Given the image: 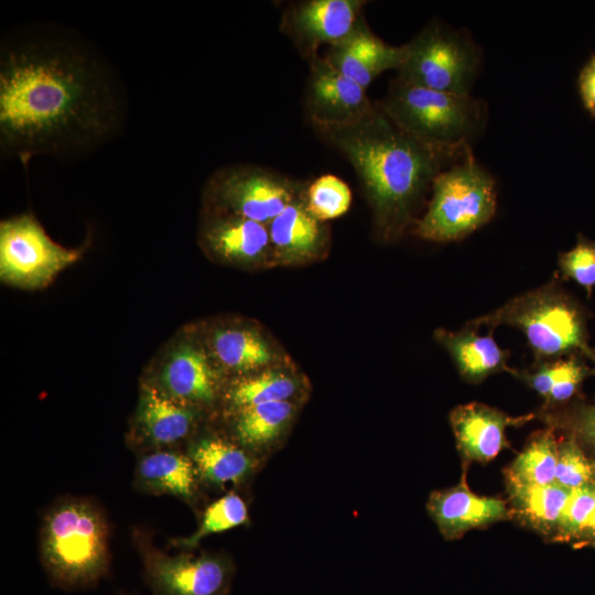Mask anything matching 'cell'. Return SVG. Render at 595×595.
I'll list each match as a JSON object with an SVG mask.
<instances>
[{
  "label": "cell",
  "mask_w": 595,
  "mask_h": 595,
  "mask_svg": "<svg viewBox=\"0 0 595 595\" xmlns=\"http://www.w3.org/2000/svg\"><path fill=\"white\" fill-rule=\"evenodd\" d=\"M376 107L364 87L335 69L323 56L310 61L305 109L313 127L350 125Z\"/></svg>",
  "instance_id": "obj_12"
},
{
  "label": "cell",
  "mask_w": 595,
  "mask_h": 595,
  "mask_svg": "<svg viewBox=\"0 0 595 595\" xmlns=\"http://www.w3.org/2000/svg\"><path fill=\"white\" fill-rule=\"evenodd\" d=\"M558 264L563 277L575 281L591 296L595 286L594 241L578 235L576 245L569 251L559 255Z\"/></svg>",
  "instance_id": "obj_32"
},
{
  "label": "cell",
  "mask_w": 595,
  "mask_h": 595,
  "mask_svg": "<svg viewBox=\"0 0 595 595\" xmlns=\"http://www.w3.org/2000/svg\"><path fill=\"white\" fill-rule=\"evenodd\" d=\"M271 262H305L321 255L327 244V230L306 208L305 196L294 201L269 225Z\"/></svg>",
  "instance_id": "obj_21"
},
{
  "label": "cell",
  "mask_w": 595,
  "mask_h": 595,
  "mask_svg": "<svg viewBox=\"0 0 595 595\" xmlns=\"http://www.w3.org/2000/svg\"><path fill=\"white\" fill-rule=\"evenodd\" d=\"M513 512L526 523L549 533L558 528L570 489L556 484L544 486H508Z\"/></svg>",
  "instance_id": "obj_26"
},
{
  "label": "cell",
  "mask_w": 595,
  "mask_h": 595,
  "mask_svg": "<svg viewBox=\"0 0 595 595\" xmlns=\"http://www.w3.org/2000/svg\"><path fill=\"white\" fill-rule=\"evenodd\" d=\"M80 255L51 239L31 213L0 224V278L10 285L37 289L48 284Z\"/></svg>",
  "instance_id": "obj_9"
},
{
  "label": "cell",
  "mask_w": 595,
  "mask_h": 595,
  "mask_svg": "<svg viewBox=\"0 0 595 595\" xmlns=\"http://www.w3.org/2000/svg\"><path fill=\"white\" fill-rule=\"evenodd\" d=\"M509 325L523 333L537 363L581 355L595 365L586 317L580 303L555 281L520 294L495 311L466 323L478 328Z\"/></svg>",
  "instance_id": "obj_4"
},
{
  "label": "cell",
  "mask_w": 595,
  "mask_h": 595,
  "mask_svg": "<svg viewBox=\"0 0 595 595\" xmlns=\"http://www.w3.org/2000/svg\"><path fill=\"white\" fill-rule=\"evenodd\" d=\"M300 380L283 370L262 369L239 376L223 392L225 411L280 401H295L301 392Z\"/></svg>",
  "instance_id": "obj_24"
},
{
  "label": "cell",
  "mask_w": 595,
  "mask_h": 595,
  "mask_svg": "<svg viewBox=\"0 0 595 595\" xmlns=\"http://www.w3.org/2000/svg\"><path fill=\"white\" fill-rule=\"evenodd\" d=\"M199 241L216 259L236 266L271 262L268 225L225 213L205 212Z\"/></svg>",
  "instance_id": "obj_13"
},
{
  "label": "cell",
  "mask_w": 595,
  "mask_h": 595,
  "mask_svg": "<svg viewBox=\"0 0 595 595\" xmlns=\"http://www.w3.org/2000/svg\"><path fill=\"white\" fill-rule=\"evenodd\" d=\"M323 57L339 73L367 89L381 73L398 71L404 58V48L377 36L363 17L346 37L327 48Z\"/></svg>",
  "instance_id": "obj_18"
},
{
  "label": "cell",
  "mask_w": 595,
  "mask_h": 595,
  "mask_svg": "<svg viewBox=\"0 0 595 595\" xmlns=\"http://www.w3.org/2000/svg\"><path fill=\"white\" fill-rule=\"evenodd\" d=\"M314 129L354 167L386 238L403 231L418 201L454 158L404 132L378 104L354 123Z\"/></svg>",
  "instance_id": "obj_2"
},
{
  "label": "cell",
  "mask_w": 595,
  "mask_h": 595,
  "mask_svg": "<svg viewBox=\"0 0 595 595\" xmlns=\"http://www.w3.org/2000/svg\"><path fill=\"white\" fill-rule=\"evenodd\" d=\"M109 526L99 502L63 496L45 511L40 559L51 583L66 591L95 586L109 571Z\"/></svg>",
  "instance_id": "obj_3"
},
{
  "label": "cell",
  "mask_w": 595,
  "mask_h": 595,
  "mask_svg": "<svg viewBox=\"0 0 595 595\" xmlns=\"http://www.w3.org/2000/svg\"><path fill=\"white\" fill-rule=\"evenodd\" d=\"M248 520L246 501L237 493L229 491L206 507L193 533L173 539L172 543L182 551H193L203 539L242 526Z\"/></svg>",
  "instance_id": "obj_28"
},
{
  "label": "cell",
  "mask_w": 595,
  "mask_h": 595,
  "mask_svg": "<svg viewBox=\"0 0 595 595\" xmlns=\"http://www.w3.org/2000/svg\"><path fill=\"white\" fill-rule=\"evenodd\" d=\"M201 411L167 397L153 383H144L134 421L138 442L148 452L172 448L192 436Z\"/></svg>",
  "instance_id": "obj_15"
},
{
  "label": "cell",
  "mask_w": 595,
  "mask_h": 595,
  "mask_svg": "<svg viewBox=\"0 0 595 595\" xmlns=\"http://www.w3.org/2000/svg\"><path fill=\"white\" fill-rule=\"evenodd\" d=\"M153 385L167 397L202 410L223 396L218 372L192 343L180 344L167 355Z\"/></svg>",
  "instance_id": "obj_14"
},
{
  "label": "cell",
  "mask_w": 595,
  "mask_h": 595,
  "mask_svg": "<svg viewBox=\"0 0 595 595\" xmlns=\"http://www.w3.org/2000/svg\"><path fill=\"white\" fill-rule=\"evenodd\" d=\"M532 418L533 414L513 418L487 404L470 402L455 407L448 419L463 458L487 463L508 446L506 429Z\"/></svg>",
  "instance_id": "obj_17"
},
{
  "label": "cell",
  "mask_w": 595,
  "mask_h": 595,
  "mask_svg": "<svg viewBox=\"0 0 595 595\" xmlns=\"http://www.w3.org/2000/svg\"><path fill=\"white\" fill-rule=\"evenodd\" d=\"M134 485L143 493L170 495L188 505L196 502L202 486L190 456L174 448L144 453L136 465Z\"/></svg>",
  "instance_id": "obj_22"
},
{
  "label": "cell",
  "mask_w": 595,
  "mask_h": 595,
  "mask_svg": "<svg viewBox=\"0 0 595 595\" xmlns=\"http://www.w3.org/2000/svg\"><path fill=\"white\" fill-rule=\"evenodd\" d=\"M212 350L224 369L241 376L262 370L272 363L269 344L248 328H221L212 337Z\"/></svg>",
  "instance_id": "obj_25"
},
{
  "label": "cell",
  "mask_w": 595,
  "mask_h": 595,
  "mask_svg": "<svg viewBox=\"0 0 595 595\" xmlns=\"http://www.w3.org/2000/svg\"><path fill=\"white\" fill-rule=\"evenodd\" d=\"M426 510L441 534L448 540L509 517L504 500L474 494L465 480L457 486L432 491Z\"/></svg>",
  "instance_id": "obj_19"
},
{
  "label": "cell",
  "mask_w": 595,
  "mask_h": 595,
  "mask_svg": "<svg viewBox=\"0 0 595 595\" xmlns=\"http://www.w3.org/2000/svg\"><path fill=\"white\" fill-rule=\"evenodd\" d=\"M428 210L415 225L426 240H461L489 223L497 208L496 182L468 150L461 162L433 180Z\"/></svg>",
  "instance_id": "obj_6"
},
{
  "label": "cell",
  "mask_w": 595,
  "mask_h": 595,
  "mask_svg": "<svg viewBox=\"0 0 595 595\" xmlns=\"http://www.w3.org/2000/svg\"><path fill=\"white\" fill-rule=\"evenodd\" d=\"M202 486L224 489L248 483L264 462L234 441L227 433H203L190 440L186 448Z\"/></svg>",
  "instance_id": "obj_16"
},
{
  "label": "cell",
  "mask_w": 595,
  "mask_h": 595,
  "mask_svg": "<svg viewBox=\"0 0 595 595\" xmlns=\"http://www.w3.org/2000/svg\"><path fill=\"white\" fill-rule=\"evenodd\" d=\"M404 132L437 151L463 156L487 120L483 100L403 83L398 78L377 102Z\"/></svg>",
  "instance_id": "obj_5"
},
{
  "label": "cell",
  "mask_w": 595,
  "mask_h": 595,
  "mask_svg": "<svg viewBox=\"0 0 595 595\" xmlns=\"http://www.w3.org/2000/svg\"><path fill=\"white\" fill-rule=\"evenodd\" d=\"M305 204L318 220L325 221L344 215L351 204V191L339 177L325 174L307 185Z\"/></svg>",
  "instance_id": "obj_29"
},
{
  "label": "cell",
  "mask_w": 595,
  "mask_h": 595,
  "mask_svg": "<svg viewBox=\"0 0 595 595\" xmlns=\"http://www.w3.org/2000/svg\"><path fill=\"white\" fill-rule=\"evenodd\" d=\"M307 185L257 165L223 166L206 182L205 209L269 225L290 204L305 196Z\"/></svg>",
  "instance_id": "obj_8"
},
{
  "label": "cell",
  "mask_w": 595,
  "mask_h": 595,
  "mask_svg": "<svg viewBox=\"0 0 595 595\" xmlns=\"http://www.w3.org/2000/svg\"><path fill=\"white\" fill-rule=\"evenodd\" d=\"M594 477L595 467L574 435L559 444L554 484L572 490L593 483Z\"/></svg>",
  "instance_id": "obj_30"
},
{
  "label": "cell",
  "mask_w": 595,
  "mask_h": 595,
  "mask_svg": "<svg viewBox=\"0 0 595 595\" xmlns=\"http://www.w3.org/2000/svg\"><path fill=\"white\" fill-rule=\"evenodd\" d=\"M595 508V482L572 489L554 536L560 540L578 538Z\"/></svg>",
  "instance_id": "obj_31"
},
{
  "label": "cell",
  "mask_w": 595,
  "mask_h": 595,
  "mask_svg": "<svg viewBox=\"0 0 595 595\" xmlns=\"http://www.w3.org/2000/svg\"><path fill=\"white\" fill-rule=\"evenodd\" d=\"M595 374L584 361L583 356L572 355L558 359V372L547 405L554 407L570 401L578 391L583 380Z\"/></svg>",
  "instance_id": "obj_33"
},
{
  "label": "cell",
  "mask_w": 595,
  "mask_h": 595,
  "mask_svg": "<svg viewBox=\"0 0 595 595\" xmlns=\"http://www.w3.org/2000/svg\"><path fill=\"white\" fill-rule=\"evenodd\" d=\"M573 435L582 439L595 452V401L578 407L569 415Z\"/></svg>",
  "instance_id": "obj_35"
},
{
  "label": "cell",
  "mask_w": 595,
  "mask_h": 595,
  "mask_svg": "<svg viewBox=\"0 0 595 595\" xmlns=\"http://www.w3.org/2000/svg\"><path fill=\"white\" fill-rule=\"evenodd\" d=\"M434 337L450 354L459 376L467 382L479 383L501 371L515 376L517 371L508 366L509 351L498 346L491 331L482 336L474 327L465 325L457 332L439 328Z\"/></svg>",
  "instance_id": "obj_23"
},
{
  "label": "cell",
  "mask_w": 595,
  "mask_h": 595,
  "mask_svg": "<svg viewBox=\"0 0 595 595\" xmlns=\"http://www.w3.org/2000/svg\"><path fill=\"white\" fill-rule=\"evenodd\" d=\"M109 84L91 56L65 41L39 37L2 47V150L26 163L109 136L118 121Z\"/></svg>",
  "instance_id": "obj_1"
},
{
  "label": "cell",
  "mask_w": 595,
  "mask_h": 595,
  "mask_svg": "<svg viewBox=\"0 0 595 595\" xmlns=\"http://www.w3.org/2000/svg\"><path fill=\"white\" fill-rule=\"evenodd\" d=\"M403 48L399 80L434 90L470 94L482 57L467 32L431 22Z\"/></svg>",
  "instance_id": "obj_7"
},
{
  "label": "cell",
  "mask_w": 595,
  "mask_h": 595,
  "mask_svg": "<svg viewBox=\"0 0 595 595\" xmlns=\"http://www.w3.org/2000/svg\"><path fill=\"white\" fill-rule=\"evenodd\" d=\"M558 442L552 429L536 433L506 472L508 486H544L554 483Z\"/></svg>",
  "instance_id": "obj_27"
},
{
  "label": "cell",
  "mask_w": 595,
  "mask_h": 595,
  "mask_svg": "<svg viewBox=\"0 0 595 595\" xmlns=\"http://www.w3.org/2000/svg\"><path fill=\"white\" fill-rule=\"evenodd\" d=\"M580 537H586V538H594L595 539V508L585 524V527L582 530V533Z\"/></svg>",
  "instance_id": "obj_37"
},
{
  "label": "cell",
  "mask_w": 595,
  "mask_h": 595,
  "mask_svg": "<svg viewBox=\"0 0 595 595\" xmlns=\"http://www.w3.org/2000/svg\"><path fill=\"white\" fill-rule=\"evenodd\" d=\"M576 84L584 108L595 118V53L580 68Z\"/></svg>",
  "instance_id": "obj_36"
},
{
  "label": "cell",
  "mask_w": 595,
  "mask_h": 595,
  "mask_svg": "<svg viewBox=\"0 0 595 595\" xmlns=\"http://www.w3.org/2000/svg\"><path fill=\"white\" fill-rule=\"evenodd\" d=\"M296 413L295 401L268 402L227 412V434L266 463L282 446Z\"/></svg>",
  "instance_id": "obj_20"
},
{
  "label": "cell",
  "mask_w": 595,
  "mask_h": 595,
  "mask_svg": "<svg viewBox=\"0 0 595 595\" xmlns=\"http://www.w3.org/2000/svg\"><path fill=\"white\" fill-rule=\"evenodd\" d=\"M144 576L153 595H228L236 573L226 552L167 554L136 534Z\"/></svg>",
  "instance_id": "obj_10"
},
{
  "label": "cell",
  "mask_w": 595,
  "mask_h": 595,
  "mask_svg": "<svg viewBox=\"0 0 595 595\" xmlns=\"http://www.w3.org/2000/svg\"><path fill=\"white\" fill-rule=\"evenodd\" d=\"M363 0H303L290 3L282 13L280 30L309 62L346 37L363 18Z\"/></svg>",
  "instance_id": "obj_11"
},
{
  "label": "cell",
  "mask_w": 595,
  "mask_h": 595,
  "mask_svg": "<svg viewBox=\"0 0 595 595\" xmlns=\"http://www.w3.org/2000/svg\"><path fill=\"white\" fill-rule=\"evenodd\" d=\"M558 372V359L539 361L532 371H516L515 377L521 379L527 386L544 398L549 397Z\"/></svg>",
  "instance_id": "obj_34"
}]
</instances>
